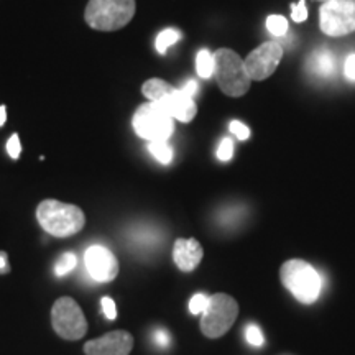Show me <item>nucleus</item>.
Here are the masks:
<instances>
[{
  "instance_id": "obj_23",
  "label": "nucleus",
  "mask_w": 355,
  "mask_h": 355,
  "mask_svg": "<svg viewBox=\"0 0 355 355\" xmlns=\"http://www.w3.org/2000/svg\"><path fill=\"white\" fill-rule=\"evenodd\" d=\"M245 336H247V343L250 345H255V347H260V345H263V336H261L260 329L257 326H254V324L247 327Z\"/></svg>"
},
{
  "instance_id": "obj_12",
  "label": "nucleus",
  "mask_w": 355,
  "mask_h": 355,
  "mask_svg": "<svg viewBox=\"0 0 355 355\" xmlns=\"http://www.w3.org/2000/svg\"><path fill=\"white\" fill-rule=\"evenodd\" d=\"M157 104L163 105V107L166 109V112L170 114L175 121H180L183 123H189L198 114V105L196 102H194V97L188 96L184 91L176 87L175 91L170 92L165 99L157 102Z\"/></svg>"
},
{
  "instance_id": "obj_30",
  "label": "nucleus",
  "mask_w": 355,
  "mask_h": 355,
  "mask_svg": "<svg viewBox=\"0 0 355 355\" xmlns=\"http://www.w3.org/2000/svg\"><path fill=\"white\" fill-rule=\"evenodd\" d=\"M181 91H184L188 96L194 97V96L198 94V91H199V84L194 81V79H188V81L184 83V86L181 87Z\"/></svg>"
},
{
  "instance_id": "obj_11",
  "label": "nucleus",
  "mask_w": 355,
  "mask_h": 355,
  "mask_svg": "<svg viewBox=\"0 0 355 355\" xmlns=\"http://www.w3.org/2000/svg\"><path fill=\"white\" fill-rule=\"evenodd\" d=\"M133 349V336L128 331H112L84 344L86 355H128Z\"/></svg>"
},
{
  "instance_id": "obj_31",
  "label": "nucleus",
  "mask_w": 355,
  "mask_h": 355,
  "mask_svg": "<svg viewBox=\"0 0 355 355\" xmlns=\"http://www.w3.org/2000/svg\"><path fill=\"white\" fill-rule=\"evenodd\" d=\"M7 122V107L6 105H0V127L6 125Z\"/></svg>"
},
{
  "instance_id": "obj_3",
  "label": "nucleus",
  "mask_w": 355,
  "mask_h": 355,
  "mask_svg": "<svg viewBox=\"0 0 355 355\" xmlns=\"http://www.w3.org/2000/svg\"><path fill=\"white\" fill-rule=\"evenodd\" d=\"M214 58V76L217 86L229 97H242L250 91L252 79L248 78L243 60L234 50L220 48L212 53Z\"/></svg>"
},
{
  "instance_id": "obj_20",
  "label": "nucleus",
  "mask_w": 355,
  "mask_h": 355,
  "mask_svg": "<svg viewBox=\"0 0 355 355\" xmlns=\"http://www.w3.org/2000/svg\"><path fill=\"white\" fill-rule=\"evenodd\" d=\"M266 30L275 37H283L288 32V20L283 15H270L266 19Z\"/></svg>"
},
{
  "instance_id": "obj_16",
  "label": "nucleus",
  "mask_w": 355,
  "mask_h": 355,
  "mask_svg": "<svg viewBox=\"0 0 355 355\" xmlns=\"http://www.w3.org/2000/svg\"><path fill=\"white\" fill-rule=\"evenodd\" d=\"M148 152L162 165H170L173 162V148L168 145V141H148Z\"/></svg>"
},
{
  "instance_id": "obj_26",
  "label": "nucleus",
  "mask_w": 355,
  "mask_h": 355,
  "mask_svg": "<svg viewBox=\"0 0 355 355\" xmlns=\"http://www.w3.org/2000/svg\"><path fill=\"white\" fill-rule=\"evenodd\" d=\"M229 128H230V132H232L239 140H247L248 137H250V128H248L247 125H243V123L239 122V121L230 122Z\"/></svg>"
},
{
  "instance_id": "obj_32",
  "label": "nucleus",
  "mask_w": 355,
  "mask_h": 355,
  "mask_svg": "<svg viewBox=\"0 0 355 355\" xmlns=\"http://www.w3.org/2000/svg\"><path fill=\"white\" fill-rule=\"evenodd\" d=\"M0 272H7V255L0 252Z\"/></svg>"
},
{
  "instance_id": "obj_10",
  "label": "nucleus",
  "mask_w": 355,
  "mask_h": 355,
  "mask_svg": "<svg viewBox=\"0 0 355 355\" xmlns=\"http://www.w3.org/2000/svg\"><path fill=\"white\" fill-rule=\"evenodd\" d=\"M84 263H86L91 278H94L99 283L114 282L117 278L119 270H121L117 257L104 245L89 247L84 254Z\"/></svg>"
},
{
  "instance_id": "obj_4",
  "label": "nucleus",
  "mask_w": 355,
  "mask_h": 355,
  "mask_svg": "<svg viewBox=\"0 0 355 355\" xmlns=\"http://www.w3.org/2000/svg\"><path fill=\"white\" fill-rule=\"evenodd\" d=\"M279 278L300 303L311 304L321 295L322 282L314 266L304 260H288L279 270Z\"/></svg>"
},
{
  "instance_id": "obj_22",
  "label": "nucleus",
  "mask_w": 355,
  "mask_h": 355,
  "mask_svg": "<svg viewBox=\"0 0 355 355\" xmlns=\"http://www.w3.org/2000/svg\"><path fill=\"white\" fill-rule=\"evenodd\" d=\"M234 155V141L230 139H224L220 141L219 148H217V158L220 162H229Z\"/></svg>"
},
{
  "instance_id": "obj_13",
  "label": "nucleus",
  "mask_w": 355,
  "mask_h": 355,
  "mask_svg": "<svg viewBox=\"0 0 355 355\" xmlns=\"http://www.w3.org/2000/svg\"><path fill=\"white\" fill-rule=\"evenodd\" d=\"M204 257L202 245L196 239H178L173 245V260L181 272H193Z\"/></svg>"
},
{
  "instance_id": "obj_9",
  "label": "nucleus",
  "mask_w": 355,
  "mask_h": 355,
  "mask_svg": "<svg viewBox=\"0 0 355 355\" xmlns=\"http://www.w3.org/2000/svg\"><path fill=\"white\" fill-rule=\"evenodd\" d=\"M283 58V48L277 42H265L259 48L250 51L243 64L252 81H265L277 71Z\"/></svg>"
},
{
  "instance_id": "obj_14",
  "label": "nucleus",
  "mask_w": 355,
  "mask_h": 355,
  "mask_svg": "<svg viewBox=\"0 0 355 355\" xmlns=\"http://www.w3.org/2000/svg\"><path fill=\"white\" fill-rule=\"evenodd\" d=\"M308 66L318 76H329L334 71V56L329 50H318L309 56Z\"/></svg>"
},
{
  "instance_id": "obj_15",
  "label": "nucleus",
  "mask_w": 355,
  "mask_h": 355,
  "mask_svg": "<svg viewBox=\"0 0 355 355\" xmlns=\"http://www.w3.org/2000/svg\"><path fill=\"white\" fill-rule=\"evenodd\" d=\"M173 91H175V87H173L170 83L163 81V79L159 78L148 79V81L144 83V86H141V94H144L150 102H159L162 99H165V97Z\"/></svg>"
},
{
  "instance_id": "obj_2",
  "label": "nucleus",
  "mask_w": 355,
  "mask_h": 355,
  "mask_svg": "<svg viewBox=\"0 0 355 355\" xmlns=\"http://www.w3.org/2000/svg\"><path fill=\"white\" fill-rule=\"evenodd\" d=\"M135 10V0H89L84 20L97 32H117L130 24Z\"/></svg>"
},
{
  "instance_id": "obj_5",
  "label": "nucleus",
  "mask_w": 355,
  "mask_h": 355,
  "mask_svg": "<svg viewBox=\"0 0 355 355\" xmlns=\"http://www.w3.org/2000/svg\"><path fill=\"white\" fill-rule=\"evenodd\" d=\"M133 130L146 141H168L175 132V119L157 102L141 104L132 119Z\"/></svg>"
},
{
  "instance_id": "obj_6",
  "label": "nucleus",
  "mask_w": 355,
  "mask_h": 355,
  "mask_svg": "<svg viewBox=\"0 0 355 355\" xmlns=\"http://www.w3.org/2000/svg\"><path fill=\"white\" fill-rule=\"evenodd\" d=\"M239 314V304L232 296L217 293L209 296V303L201 316V332L209 339L227 334Z\"/></svg>"
},
{
  "instance_id": "obj_29",
  "label": "nucleus",
  "mask_w": 355,
  "mask_h": 355,
  "mask_svg": "<svg viewBox=\"0 0 355 355\" xmlns=\"http://www.w3.org/2000/svg\"><path fill=\"white\" fill-rule=\"evenodd\" d=\"M155 343H157L159 347H168L171 343V337L165 329H158L155 332Z\"/></svg>"
},
{
  "instance_id": "obj_27",
  "label": "nucleus",
  "mask_w": 355,
  "mask_h": 355,
  "mask_svg": "<svg viewBox=\"0 0 355 355\" xmlns=\"http://www.w3.org/2000/svg\"><path fill=\"white\" fill-rule=\"evenodd\" d=\"M102 303V309H104V314L107 316L110 321H114L115 318H117V308H115V303L112 298H109V296H105V298L101 300Z\"/></svg>"
},
{
  "instance_id": "obj_24",
  "label": "nucleus",
  "mask_w": 355,
  "mask_h": 355,
  "mask_svg": "<svg viewBox=\"0 0 355 355\" xmlns=\"http://www.w3.org/2000/svg\"><path fill=\"white\" fill-rule=\"evenodd\" d=\"M291 19L293 21H296V24H301V21L308 19V8H306L304 0H301L296 6H291Z\"/></svg>"
},
{
  "instance_id": "obj_18",
  "label": "nucleus",
  "mask_w": 355,
  "mask_h": 355,
  "mask_svg": "<svg viewBox=\"0 0 355 355\" xmlns=\"http://www.w3.org/2000/svg\"><path fill=\"white\" fill-rule=\"evenodd\" d=\"M181 38V33L178 32L176 28H166L163 30L162 33L157 37V50L158 53H166L168 48L171 46V44H175L178 40Z\"/></svg>"
},
{
  "instance_id": "obj_25",
  "label": "nucleus",
  "mask_w": 355,
  "mask_h": 355,
  "mask_svg": "<svg viewBox=\"0 0 355 355\" xmlns=\"http://www.w3.org/2000/svg\"><path fill=\"white\" fill-rule=\"evenodd\" d=\"M7 152H8V155H10V158L19 159L20 153H21V144H20V137L17 135V133H13L10 139H8Z\"/></svg>"
},
{
  "instance_id": "obj_17",
  "label": "nucleus",
  "mask_w": 355,
  "mask_h": 355,
  "mask_svg": "<svg viewBox=\"0 0 355 355\" xmlns=\"http://www.w3.org/2000/svg\"><path fill=\"white\" fill-rule=\"evenodd\" d=\"M196 71L199 78L202 79H207L212 76V73H214V58H212V53H209L207 50H201L198 53Z\"/></svg>"
},
{
  "instance_id": "obj_21",
  "label": "nucleus",
  "mask_w": 355,
  "mask_h": 355,
  "mask_svg": "<svg viewBox=\"0 0 355 355\" xmlns=\"http://www.w3.org/2000/svg\"><path fill=\"white\" fill-rule=\"evenodd\" d=\"M207 303H209V296L202 295V293H198V295H194L189 301L191 314H202L204 309L207 308Z\"/></svg>"
},
{
  "instance_id": "obj_8",
  "label": "nucleus",
  "mask_w": 355,
  "mask_h": 355,
  "mask_svg": "<svg viewBox=\"0 0 355 355\" xmlns=\"http://www.w3.org/2000/svg\"><path fill=\"white\" fill-rule=\"evenodd\" d=\"M319 28L332 38L355 32V0H326L319 8Z\"/></svg>"
},
{
  "instance_id": "obj_28",
  "label": "nucleus",
  "mask_w": 355,
  "mask_h": 355,
  "mask_svg": "<svg viewBox=\"0 0 355 355\" xmlns=\"http://www.w3.org/2000/svg\"><path fill=\"white\" fill-rule=\"evenodd\" d=\"M344 74L349 81H355V53L347 56L345 60V66H344Z\"/></svg>"
},
{
  "instance_id": "obj_19",
  "label": "nucleus",
  "mask_w": 355,
  "mask_h": 355,
  "mask_svg": "<svg viewBox=\"0 0 355 355\" xmlns=\"http://www.w3.org/2000/svg\"><path fill=\"white\" fill-rule=\"evenodd\" d=\"M76 263H78V257L76 255L71 254V252H68V254H63L56 261L55 275H56V277H64V275H68L71 270L76 266Z\"/></svg>"
},
{
  "instance_id": "obj_1",
  "label": "nucleus",
  "mask_w": 355,
  "mask_h": 355,
  "mask_svg": "<svg viewBox=\"0 0 355 355\" xmlns=\"http://www.w3.org/2000/svg\"><path fill=\"white\" fill-rule=\"evenodd\" d=\"M37 220L46 234L58 239H68L84 229L86 214L74 204L43 199L37 206Z\"/></svg>"
},
{
  "instance_id": "obj_7",
  "label": "nucleus",
  "mask_w": 355,
  "mask_h": 355,
  "mask_svg": "<svg viewBox=\"0 0 355 355\" xmlns=\"http://www.w3.org/2000/svg\"><path fill=\"white\" fill-rule=\"evenodd\" d=\"M51 326L64 340H79L87 332V321L81 306L69 296L55 301L51 308Z\"/></svg>"
}]
</instances>
